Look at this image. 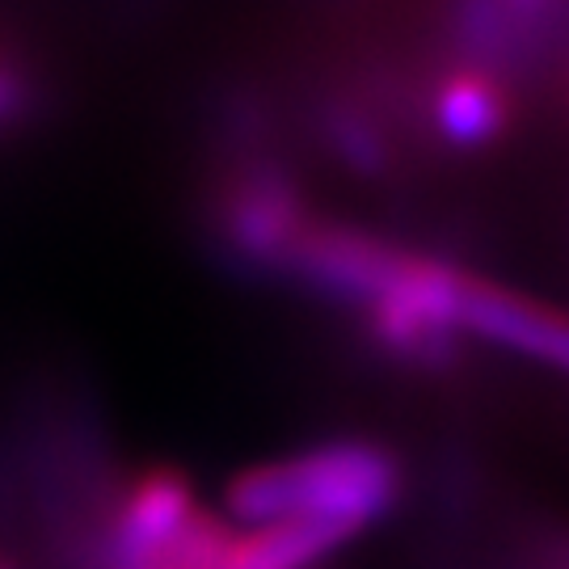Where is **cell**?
<instances>
[{
  "mask_svg": "<svg viewBox=\"0 0 569 569\" xmlns=\"http://www.w3.org/2000/svg\"><path fill=\"white\" fill-rule=\"evenodd\" d=\"M194 489L173 468H152L127 489L110 528V569H157L194 523Z\"/></svg>",
  "mask_w": 569,
  "mask_h": 569,
  "instance_id": "277c9868",
  "label": "cell"
},
{
  "mask_svg": "<svg viewBox=\"0 0 569 569\" xmlns=\"http://www.w3.org/2000/svg\"><path fill=\"white\" fill-rule=\"evenodd\" d=\"M359 531L326 519H279L262 528L232 531L220 569H312Z\"/></svg>",
  "mask_w": 569,
  "mask_h": 569,
  "instance_id": "8992f818",
  "label": "cell"
},
{
  "mask_svg": "<svg viewBox=\"0 0 569 569\" xmlns=\"http://www.w3.org/2000/svg\"><path fill=\"white\" fill-rule=\"evenodd\" d=\"M401 460L371 439H333L287 460L244 468L224 489V510L241 528L279 519H326L350 531L380 523L401 502Z\"/></svg>",
  "mask_w": 569,
  "mask_h": 569,
  "instance_id": "6da1fadb",
  "label": "cell"
},
{
  "mask_svg": "<svg viewBox=\"0 0 569 569\" xmlns=\"http://www.w3.org/2000/svg\"><path fill=\"white\" fill-rule=\"evenodd\" d=\"M329 140L338 148V157H346V161L359 164V169H380L388 157L380 131H376L363 114H355V110H333V119H329Z\"/></svg>",
  "mask_w": 569,
  "mask_h": 569,
  "instance_id": "ba28073f",
  "label": "cell"
},
{
  "mask_svg": "<svg viewBox=\"0 0 569 569\" xmlns=\"http://www.w3.org/2000/svg\"><path fill=\"white\" fill-rule=\"evenodd\" d=\"M26 102H30V89H26V81H21L9 63H0V131H4L9 122L21 119Z\"/></svg>",
  "mask_w": 569,
  "mask_h": 569,
  "instance_id": "9c48e42d",
  "label": "cell"
},
{
  "mask_svg": "<svg viewBox=\"0 0 569 569\" xmlns=\"http://www.w3.org/2000/svg\"><path fill=\"white\" fill-rule=\"evenodd\" d=\"M456 326L489 346H502L510 355H523L531 363H545L569 376V312L552 305H536L519 291L486 283L465 274L456 296Z\"/></svg>",
  "mask_w": 569,
  "mask_h": 569,
  "instance_id": "3957f363",
  "label": "cell"
},
{
  "mask_svg": "<svg viewBox=\"0 0 569 569\" xmlns=\"http://www.w3.org/2000/svg\"><path fill=\"white\" fill-rule=\"evenodd\" d=\"M510 122L507 89L486 68H456L435 89V127L451 148H481Z\"/></svg>",
  "mask_w": 569,
  "mask_h": 569,
  "instance_id": "52a82bcc",
  "label": "cell"
},
{
  "mask_svg": "<svg viewBox=\"0 0 569 569\" xmlns=\"http://www.w3.org/2000/svg\"><path fill=\"white\" fill-rule=\"evenodd\" d=\"M409 258L413 253L401 244H388L355 228L308 224L283 266L291 274H300L308 287L367 308L401 283Z\"/></svg>",
  "mask_w": 569,
  "mask_h": 569,
  "instance_id": "7a4b0ae2",
  "label": "cell"
},
{
  "mask_svg": "<svg viewBox=\"0 0 569 569\" xmlns=\"http://www.w3.org/2000/svg\"><path fill=\"white\" fill-rule=\"evenodd\" d=\"M305 203L279 173H249L224 203V232L237 244V253L253 262H287L305 232Z\"/></svg>",
  "mask_w": 569,
  "mask_h": 569,
  "instance_id": "5b68a950",
  "label": "cell"
}]
</instances>
